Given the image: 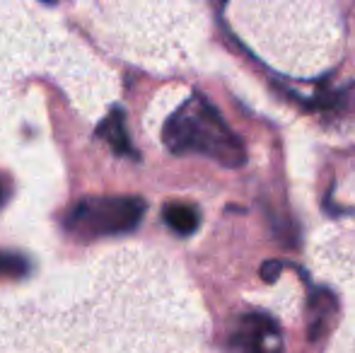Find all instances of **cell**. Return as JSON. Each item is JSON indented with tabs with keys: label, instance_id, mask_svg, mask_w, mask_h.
I'll use <instances>...</instances> for the list:
<instances>
[{
	"label": "cell",
	"instance_id": "1",
	"mask_svg": "<svg viewBox=\"0 0 355 353\" xmlns=\"http://www.w3.org/2000/svg\"><path fill=\"white\" fill-rule=\"evenodd\" d=\"M162 141L174 155L198 153L223 167H242L247 148L239 136L225 123L220 112L201 94L189 97L162 128Z\"/></svg>",
	"mask_w": 355,
	"mask_h": 353
},
{
	"label": "cell",
	"instance_id": "2",
	"mask_svg": "<svg viewBox=\"0 0 355 353\" xmlns=\"http://www.w3.org/2000/svg\"><path fill=\"white\" fill-rule=\"evenodd\" d=\"M145 201L138 196H94L85 198L68 213V232L94 240L133 232L143 223Z\"/></svg>",
	"mask_w": 355,
	"mask_h": 353
},
{
	"label": "cell",
	"instance_id": "3",
	"mask_svg": "<svg viewBox=\"0 0 355 353\" xmlns=\"http://www.w3.org/2000/svg\"><path fill=\"white\" fill-rule=\"evenodd\" d=\"M234 346L242 353H283V336L273 317L249 312L239 322Z\"/></svg>",
	"mask_w": 355,
	"mask_h": 353
},
{
	"label": "cell",
	"instance_id": "4",
	"mask_svg": "<svg viewBox=\"0 0 355 353\" xmlns=\"http://www.w3.org/2000/svg\"><path fill=\"white\" fill-rule=\"evenodd\" d=\"M97 136L102 138L104 143H109L116 155H126V157H138L136 155V148L131 146V138H128L126 131V119H123L121 109H112L109 117L99 123L97 128Z\"/></svg>",
	"mask_w": 355,
	"mask_h": 353
},
{
	"label": "cell",
	"instance_id": "5",
	"mask_svg": "<svg viewBox=\"0 0 355 353\" xmlns=\"http://www.w3.org/2000/svg\"><path fill=\"white\" fill-rule=\"evenodd\" d=\"M162 218L169 230H174L177 235H191L201 225V216L189 203H167L162 211Z\"/></svg>",
	"mask_w": 355,
	"mask_h": 353
},
{
	"label": "cell",
	"instance_id": "6",
	"mask_svg": "<svg viewBox=\"0 0 355 353\" xmlns=\"http://www.w3.org/2000/svg\"><path fill=\"white\" fill-rule=\"evenodd\" d=\"M27 261L17 255H0V276H22Z\"/></svg>",
	"mask_w": 355,
	"mask_h": 353
},
{
	"label": "cell",
	"instance_id": "7",
	"mask_svg": "<svg viewBox=\"0 0 355 353\" xmlns=\"http://www.w3.org/2000/svg\"><path fill=\"white\" fill-rule=\"evenodd\" d=\"M0 203H3V187H0Z\"/></svg>",
	"mask_w": 355,
	"mask_h": 353
}]
</instances>
